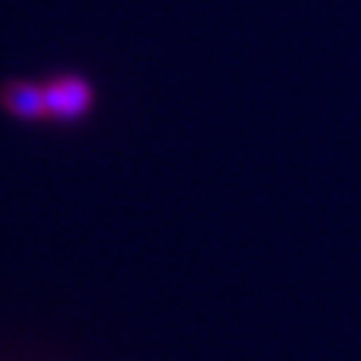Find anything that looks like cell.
<instances>
[{
  "instance_id": "1",
  "label": "cell",
  "mask_w": 361,
  "mask_h": 361,
  "mask_svg": "<svg viewBox=\"0 0 361 361\" xmlns=\"http://www.w3.org/2000/svg\"><path fill=\"white\" fill-rule=\"evenodd\" d=\"M40 93H43L45 118L73 121L78 116H83L88 111L90 101H93L88 83L80 78H71V75L40 85Z\"/></svg>"
},
{
  "instance_id": "2",
  "label": "cell",
  "mask_w": 361,
  "mask_h": 361,
  "mask_svg": "<svg viewBox=\"0 0 361 361\" xmlns=\"http://www.w3.org/2000/svg\"><path fill=\"white\" fill-rule=\"evenodd\" d=\"M6 103L11 106V111L16 113V116H20V118H45L40 85H30V83L13 85L6 93Z\"/></svg>"
}]
</instances>
